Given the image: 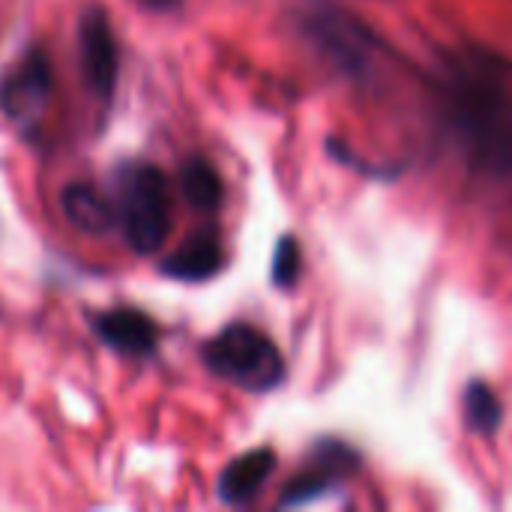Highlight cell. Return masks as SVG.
Masks as SVG:
<instances>
[{
  "mask_svg": "<svg viewBox=\"0 0 512 512\" xmlns=\"http://www.w3.org/2000/svg\"><path fill=\"white\" fill-rule=\"evenodd\" d=\"M114 213L126 243L138 255L162 249L171 231L168 177L153 162H126L114 180Z\"/></svg>",
  "mask_w": 512,
  "mask_h": 512,
  "instance_id": "1",
  "label": "cell"
},
{
  "mask_svg": "<svg viewBox=\"0 0 512 512\" xmlns=\"http://www.w3.org/2000/svg\"><path fill=\"white\" fill-rule=\"evenodd\" d=\"M204 363L213 375L249 390L267 393L282 384L285 360L270 336L249 324H231L204 345Z\"/></svg>",
  "mask_w": 512,
  "mask_h": 512,
  "instance_id": "2",
  "label": "cell"
},
{
  "mask_svg": "<svg viewBox=\"0 0 512 512\" xmlns=\"http://www.w3.org/2000/svg\"><path fill=\"white\" fill-rule=\"evenodd\" d=\"M51 90H54L51 60L39 48H30L0 78V111L9 120L27 126L45 111V105L51 99Z\"/></svg>",
  "mask_w": 512,
  "mask_h": 512,
  "instance_id": "3",
  "label": "cell"
},
{
  "mask_svg": "<svg viewBox=\"0 0 512 512\" xmlns=\"http://www.w3.org/2000/svg\"><path fill=\"white\" fill-rule=\"evenodd\" d=\"M78 51L87 87L99 99H111L117 84V42L108 15L99 6L87 9L78 21Z\"/></svg>",
  "mask_w": 512,
  "mask_h": 512,
  "instance_id": "4",
  "label": "cell"
},
{
  "mask_svg": "<svg viewBox=\"0 0 512 512\" xmlns=\"http://www.w3.org/2000/svg\"><path fill=\"white\" fill-rule=\"evenodd\" d=\"M348 468H351V453L342 444L318 447L312 465L285 486L282 507H300V504H309V501L327 495L333 486H339L345 480Z\"/></svg>",
  "mask_w": 512,
  "mask_h": 512,
  "instance_id": "5",
  "label": "cell"
},
{
  "mask_svg": "<svg viewBox=\"0 0 512 512\" xmlns=\"http://www.w3.org/2000/svg\"><path fill=\"white\" fill-rule=\"evenodd\" d=\"M102 342L126 357H147L159 342V327L138 309H111L96 318Z\"/></svg>",
  "mask_w": 512,
  "mask_h": 512,
  "instance_id": "6",
  "label": "cell"
},
{
  "mask_svg": "<svg viewBox=\"0 0 512 512\" xmlns=\"http://www.w3.org/2000/svg\"><path fill=\"white\" fill-rule=\"evenodd\" d=\"M222 267V243L216 237L213 228H201L195 231L180 249H174L162 270L165 276L171 279H180V282H204L210 279L216 270Z\"/></svg>",
  "mask_w": 512,
  "mask_h": 512,
  "instance_id": "7",
  "label": "cell"
},
{
  "mask_svg": "<svg viewBox=\"0 0 512 512\" xmlns=\"http://www.w3.org/2000/svg\"><path fill=\"white\" fill-rule=\"evenodd\" d=\"M276 468L273 450H249L219 474V498L231 507L249 504Z\"/></svg>",
  "mask_w": 512,
  "mask_h": 512,
  "instance_id": "8",
  "label": "cell"
},
{
  "mask_svg": "<svg viewBox=\"0 0 512 512\" xmlns=\"http://www.w3.org/2000/svg\"><path fill=\"white\" fill-rule=\"evenodd\" d=\"M63 213L66 219L87 231V234H105L114 222H117V213H114V201H108L105 195H99L93 186L87 183H72L63 189Z\"/></svg>",
  "mask_w": 512,
  "mask_h": 512,
  "instance_id": "9",
  "label": "cell"
},
{
  "mask_svg": "<svg viewBox=\"0 0 512 512\" xmlns=\"http://www.w3.org/2000/svg\"><path fill=\"white\" fill-rule=\"evenodd\" d=\"M180 189L186 195V201L195 207V210H216L219 201H222V183H219V174L216 168L207 162V159H192L183 165L180 171Z\"/></svg>",
  "mask_w": 512,
  "mask_h": 512,
  "instance_id": "10",
  "label": "cell"
},
{
  "mask_svg": "<svg viewBox=\"0 0 512 512\" xmlns=\"http://www.w3.org/2000/svg\"><path fill=\"white\" fill-rule=\"evenodd\" d=\"M465 414H468V426H471L477 435L492 438V435L498 432V426H501L504 408H501L498 393H495L489 384L474 381V384L465 390Z\"/></svg>",
  "mask_w": 512,
  "mask_h": 512,
  "instance_id": "11",
  "label": "cell"
},
{
  "mask_svg": "<svg viewBox=\"0 0 512 512\" xmlns=\"http://www.w3.org/2000/svg\"><path fill=\"white\" fill-rule=\"evenodd\" d=\"M300 276V246L294 237H282L273 255V282L279 288H291Z\"/></svg>",
  "mask_w": 512,
  "mask_h": 512,
  "instance_id": "12",
  "label": "cell"
},
{
  "mask_svg": "<svg viewBox=\"0 0 512 512\" xmlns=\"http://www.w3.org/2000/svg\"><path fill=\"white\" fill-rule=\"evenodd\" d=\"M138 3H144V6L153 9V12H171V9L180 6V0H138Z\"/></svg>",
  "mask_w": 512,
  "mask_h": 512,
  "instance_id": "13",
  "label": "cell"
}]
</instances>
